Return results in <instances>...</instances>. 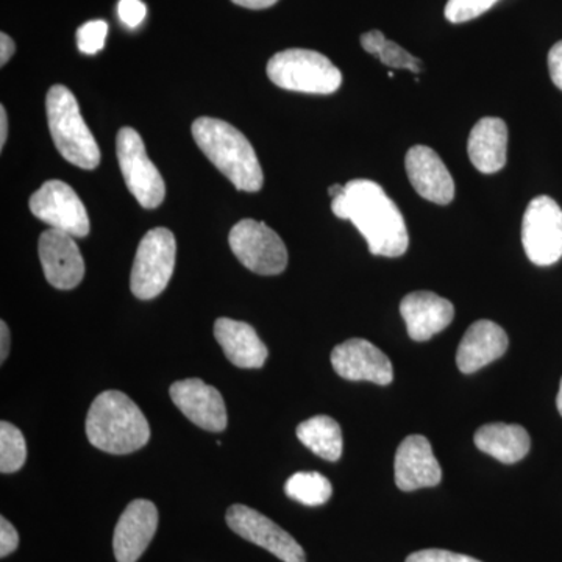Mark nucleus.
Here are the masks:
<instances>
[{"instance_id":"32","label":"nucleus","mask_w":562,"mask_h":562,"mask_svg":"<svg viewBox=\"0 0 562 562\" xmlns=\"http://www.w3.org/2000/svg\"><path fill=\"white\" fill-rule=\"evenodd\" d=\"M549 70L553 83L562 91V41L550 49Z\"/></svg>"},{"instance_id":"28","label":"nucleus","mask_w":562,"mask_h":562,"mask_svg":"<svg viewBox=\"0 0 562 562\" xmlns=\"http://www.w3.org/2000/svg\"><path fill=\"white\" fill-rule=\"evenodd\" d=\"M109 24L105 21H90L77 31V44L81 54L95 55L105 46Z\"/></svg>"},{"instance_id":"10","label":"nucleus","mask_w":562,"mask_h":562,"mask_svg":"<svg viewBox=\"0 0 562 562\" xmlns=\"http://www.w3.org/2000/svg\"><path fill=\"white\" fill-rule=\"evenodd\" d=\"M29 206L54 231L68 233L74 238H85L90 233V217L77 192L68 183L49 180L33 192Z\"/></svg>"},{"instance_id":"35","label":"nucleus","mask_w":562,"mask_h":562,"mask_svg":"<svg viewBox=\"0 0 562 562\" xmlns=\"http://www.w3.org/2000/svg\"><path fill=\"white\" fill-rule=\"evenodd\" d=\"M236 5L244 7L249 10H265L276 5L279 0H232Z\"/></svg>"},{"instance_id":"9","label":"nucleus","mask_w":562,"mask_h":562,"mask_svg":"<svg viewBox=\"0 0 562 562\" xmlns=\"http://www.w3.org/2000/svg\"><path fill=\"white\" fill-rule=\"evenodd\" d=\"M522 244L528 260L552 266L562 258V210L549 195L532 199L524 214Z\"/></svg>"},{"instance_id":"18","label":"nucleus","mask_w":562,"mask_h":562,"mask_svg":"<svg viewBox=\"0 0 562 562\" xmlns=\"http://www.w3.org/2000/svg\"><path fill=\"white\" fill-rule=\"evenodd\" d=\"M401 314L412 339L424 342L452 324L454 306L435 292L417 291L403 299Z\"/></svg>"},{"instance_id":"22","label":"nucleus","mask_w":562,"mask_h":562,"mask_svg":"<svg viewBox=\"0 0 562 562\" xmlns=\"http://www.w3.org/2000/svg\"><path fill=\"white\" fill-rule=\"evenodd\" d=\"M476 449L503 464H514L530 452V435L520 425L487 424L475 432Z\"/></svg>"},{"instance_id":"34","label":"nucleus","mask_w":562,"mask_h":562,"mask_svg":"<svg viewBox=\"0 0 562 562\" xmlns=\"http://www.w3.org/2000/svg\"><path fill=\"white\" fill-rule=\"evenodd\" d=\"M10 351V330L5 322H0V361H5Z\"/></svg>"},{"instance_id":"5","label":"nucleus","mask_w":562,"mask_h":562,"mask_svg":"<svg viewBox=\"0 0 562 562\" xmlns=\"http://www.w3.org/2000/svg\"><path fill=\"white\" fill-rule=\"evenodd\" d=\"M268 77L283 90L306 94H333L342 83L341 70L325 55L308 49H288L273 55Z\"/></svg>"},{"instance_id":"20","label":"nucleus","mask_w":562,"mask_h":562,"mask_svg":"<svg viewBox=\"0 0 562 562\" xmlns=\"http://www.w3.org/2000/svg\"><path fill=\"white\" fill-rule=\"evenodd\" d=\"M214 338L236 368L260 369L268 360V347L246 322L221 317L214 324Z\"/></svg>"},{"instance_id":"21","label":"nucleus","mask_w":562,"mask_h":562,"mask_svg":"<svg viewBox=\"0 0 562 562\" xmlns=\"http://www.w3.org/2000/svg\"><path fill=\"white\" fill-rule=\"evenodd\" d=\"M469 158L482 173L505 168L508 157V127L498 117H483L472 128L468 143Z\"/></svg>"},{"instance_id":"16","label":"nucleus","mask_w":562,"mask_h":562,"mask_svg":"<svg viewBox=\"0 0 562 562\" xmlns=\"http://www.w3.org/2000/svg\"><path fill=\"white\" fill-rule=\"evenodd\" d=\"M158 528L157 506L149 501H133L122 513L113 538L117 562H136L146 552Z\"/></svg>"},{"instance_id":"25","label":"nucleus","mask_w":562,"mask_h":562,"mask_svg":"<svg viewBox=\"0 0 562 562\" xmlns=\"http://www.w3.org/2000/svg\"><path fill=\"white\" fill-rule=\"evenodd\" d=\"M284 494L306 506H321L330 501L331 483L317 472H297L284 484Z\"/></svg>"},{"instance_id":"13","label":"nucleus","mask_w":562,"mask_h":562,"mask_svg":"<svg viewBox=\"0 0 562 562\" xmlns=\"http://www.w3.org/2000/svg\"><path fill=\"white\" fill-rule=\"evenodd\" d=\"M40 260L52 286L69 291L85 277V261L74 236L49 228L40 238Z\"/></svg>"},{"instance_id":"29","label":"nucleus","mask_w":562,"mask_h":562,"mask_svg":"<svg viewBox=\"0 0 562 562\" xmlns=\"http://www.w3.org/2000/svg\"><path fill=\"white\" fill-rule=\"evenodd\" d=\"M117 14L122 24L127 25L128 29H136L146 20L147 7L140 0H121L117 3Z\"/></svg>"},{"instance_id":"37","label":"nucleus","mask_w":562,"mask_h":562,"mask_svg":"<svg viewBox=\"0 0 562 562\" xmlns=\"http://www.w3.org/2000/svg\"><path fill=\"white\" fill-rule=\"evenodd\" d=\"M342 190V184H333V187H330V190H328V194L331 195V199H335L336 195L341 194Z\"/></svg>"},{"instance_id":"14","label":"nucleus","mask_w":562,"mask_h":562,"mask_svg":"<svg viewBox=\"0 0 562 562\" xmlns=\"http://www.w3.org/2000/svg\"><path fill=\"white\" fill-rule=\"evenodd\" d=\"M172 402L184 416L206 431L221 432L227 428V408L216 387L201 379L181 380L171 386Z\"/></svg>"},{"instance_id":"19","label":"nucleus","mask_w":562,"mask_h":562,"mask_svg":"<svg viewBox=\"0 0 562 562\" xmlns=\"http://www.w3.org/2000/svg\"><path fill=\"white\" fill-rule=\"evenodd\" d=\"M509 339L501 325L492 321H476L462 336L457 351L458 369L473 373L498 360L508 350Z\"/></svg>"},{"instance_id":"31","label":"nucleus","mask_w":562,"mask_h":562,"mask_svg":"<svg viewBox=\"0 0 562 562\" xmlns=\"http://www.w3.org/2000/svg\"><path fill=\"white\" fill-rule=\"evenodd\" d=\"M20 546V535L14 530L13 525L2 517L0 519V557H10Z\"/></svg>"},{"instance_id":"12","label":"nucleus","mask_w":562,"mask_h":562,"mask_svg":"<svg viewBox=\"0 0 562 562\" xmlns=\"http://www.w3.org/2000/svg\"><path fill=\"white\" fill-rule=\"evenodd\" d=\"M331 366L349 382H371L386 386L394 380L391 360L379 347L366 339L353 338L331 351Z\"/></svg>"},{"instance_id":"2","label":"nucleus","mask_w":562,"mask_h":562,"mask_svg":"<svg viewBox=\"0 0 562 562\" xmlns=\"http://www.w3.org/2000/svg\"><path fill=\"white\" fill-rule=\"evenodd\" d=\"M88 441L111 454L143 449L150 438L149 422L139 406L120 391H105L94 398L87 416Z\"/></svg>"},{"instance_id":"8","label":"nucleus","mask_w":562,"mask_h":562,"mask_svg":"<svg viewBox=\"0 0 562 562\" xmlns=\"http://www.w3.org/2000/svg\"><path fill=\"white\" fill-rule=\"evenodd\" d=\"M228 244L239 262L251 272L279 276L286 269V246L265 222L239 221L232 228Z\"/></svg>"},{"instance_id":"17","label":"nucleus","mask_w":562,"mask_h":562,"mask_svg":"<svg viewBox=\"0 0 562 562\" xmlns=\"http://www.w3.org/2000/svg\"><path fill=\"white\" fill-rule=\"evenodd\" d=\"M406 172L414 190L425 201L449 205L454 199V181L441 157L427 146H414L406 154Z\"/></svg>"},{"instance_id":"23","label":"nucleus","mask_w":562,"mask_h":562,"mask_svg":"<svg viewBox=\"0 0 562 562\" xmlns=\"http://www.w3.org/2000/svg\"><path fill=\"white\" fill-rule=\"evenodd\" d=\"M299 441L325 461H338L342 454V431L338 422L316 416L297 427Z\"/></svg>"},{"instance_id":"6","label":"nucleus","mask_w":562,"mask_h":562,"mask_svg":"<svg viewBox=\"0 0 562 562\" xmlns=\"http://www.w3.org/2000/svg\"><path fill=\"white\" fill-rule=\"evenodd\" d=\"M176 236L168 228H151L140 239L133 261L131 288L140 301L158 297L168 286L176 268Z\"/></svg>"},{"instance_id":"3","label":"nucleus","mask_w":562,"mask_h":562,"mask_svg":"<svg viewBox=\"0 0 562 562\" xmlns=\"http://www.w3.org/2000/svg\"><path fill=\"white\" fill-rule=\"evenodd\" d=\"M192 136L199 149L235 184L236 190H261L262 169L250 140L228 122L199 117L192 124Z\"/></svg>"},{"instance_id":"24","label":"nucleus","mask_w":562,"mask_h":562,"mask_svg":"<svg viewBox=\"0 0 562 562\" xmlns=\"http://www.w3.org/2000/svg\"><path fill=\"white\" fill-rule=\"evenodd\" d=\"M361 46L368 54L379 57L387 68L408 69L414 74H419L422 70L419 58L414 57L394 41L387 40L380 31L364 33L361 36Z\"/></svg>"},{"instance_id":"33","label":"nucleus","mask_w":562,"mask_h":562,"mask_svg":"<svg viewBox=\"0 0 562 562\" xmlns=\"http://www.w3.org/2000/svg\"><path fill=\"white\" fill-rule=\"evenodd\" d=\"M16 52V44L7 33L0 35V65L5 66Z\"/></svg>"},{"instance_id":"11","label":"nucleus","mask_w":562,"mask_h":562,"mask_svg":"<svg viewBox=\"0 0 562 562\" xmlns=\"http://www.w3.org/2000/svg\"><path fill=\"white\" fill-rule=\"evenodd\" d=\"M227 524L243 539L268 550L283 562H305L301 543L272 522L269 517L246 505H233L227 512Z\"/></svg>"},{"instance_id":"27","label":"nucleus","mask_w":562,"mask_h":562,"mask_svg":"<svg viewBox=\"0 0 562 562\" xmlns=\"http://www.w3.org/2000/svg\"><path fill=\"white\" fill-rule=\"evenodd\" d=\"M497 2L498 0H449L443 14L452 24H462L482 16Z\"/></svg>"},{"instance_id":"15","label":"nucleus","mask_w":562,"mask_h":562,"mask_svg":"<svg viewBox=\"0 0 562 562\" xmlns=\"http://www.w3.org/2000/svg\"><path fill=\"white\" fill-rule=\"evenodd\" d=\"M395 484L398 490L413 492L441 483L442 469L425 436L403 439L394 460Z\"/></svg>"},{"instance_id":"36","label":"nucleus","mask_w":562,"mask_h":562,"mask_svg":"<svg viewBox=\"0 0 562 562\" xmlns=\"http://www.w3.org/2000/svg\"><path fill=\"white\" fill-rule=\"evenodd\" d=\"M7 135H9V117H7L5 106H0V147L5 146Z\"/></svg>"},{"instance_id":"26","label":"nucleus","mask_w":562,"mask_h":562,"mask_svg":"<svg viewBox=\"0 0 562 562\" xmlns=\"http://www.w3.org/2000/svg\"><path fill=\"white\" fill-rule=\"evenodd\" d=\"M27 460V443L20 428L10 422L0 424V472L20 471Z\"/></svg>"},{"instance_id":"38","label":"nucleus","mask_w":562,"mask_h":562,"mask_svg":"<svg viewBox=\"0 0 562 562\" xmlns=\"http://www.w3.org/2000/svg\"><path fill=\"white\" fill-rule=\"evenodd\" d=\"M557 406H558V412H560V414L562 416V380H561V384H560V392H558Z\"/></svg>"},{"instance_id":"1","label":"nucleus","mask_w":562,"mask_h":562,"mask_svg":"<svg viewBox=\"0 0 562 562\" xmlns=\"http://www.w3.org/2000/svg\"><path fill=\"white\" fill-rule=\"evenodd\" d=\"M339 220L353 222L375 257H402L409 246L405 217L390 195L372 180H351L331 202Z\"/></svg>"},{"instance_id":"30","label":"nucleus","mask_w":562,"mask_h":562,"mask_svg":"<svg viewBox=\"0 0 562 562\" xmlns=\"http://www.w3.org/2000/svg\"><path fill=\"white\" fill-rule=\"evenodd\" d=\"M405 562H482L465 554L449 552V550L428 549L409 554Z\"/></svg>"},{"instance_id":"7","label":"nucleus","mask_w":562,"mask_h":562,"mask_svg":"<svg viewBox=\"0 0 562 562\" xmlns=\"http://www.w3.org/2000/svg\"><path fill=\"white\" fill-rule=\"evenodd\" d=\"M116 155L125 184L133 198L143 209H158L166 198L165 180L151 162L135 128L124 127L117 133Z\"/></svg>"},{"instance_id":"4","label":"nucleus","mask_w":562,"mask_h":562,"mask_svg":"<svg viewBox=\"0 0 562 562\" xmlns=\"http://www.w3.org/2000/svg\"><path fill=\"white\" fill-rule=\"evenodd\" d=\"M46 110L52 139L61 157L87 171L98 168L101 150L81 116L76 95L63 85H54L47 92Z\"/></svg>"}]
</instances>
